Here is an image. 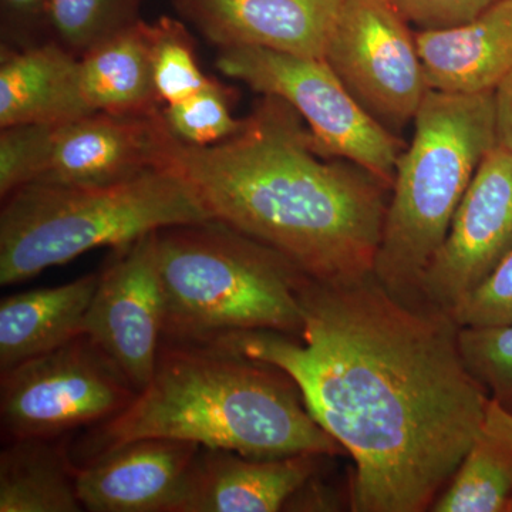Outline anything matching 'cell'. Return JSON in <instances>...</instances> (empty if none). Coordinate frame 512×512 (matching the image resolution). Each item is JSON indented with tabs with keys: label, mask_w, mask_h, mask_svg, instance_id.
<instances>
[{
	"label": "cell",
	"mask_w": 512,
	"mask_h": 512,
	"mask_svg": "<svg viewBox=\"0 0 512 512\" xmlns=\"http://www.w3.org/2000/svg\"><path fill=\"white\" fill-rule=\"evenodd\" d=\"M416 40L430 90L494 92L512 72V0H497L456 28L417 30Z\"/></svg>",
	"instance_id": "cell-16"
},
{
	"label": "cell",
	"mask_w": 512,
	"mask_h": 512,
	"mask_svg": "<svg viewBox=\"0 0 512 512\" xmlns=\"http://www.w3.org/2000/svg\"><path fill=\"white\" fill-rule=\"evenodd\" d=\"M512 252V156L495 146L478 167L420 282L421 302L450 312Z\"/></svg>",
	"instance_id": "cell-11"
},
{
	"label": "cell",
	"mask_w": 512,
	"mask_h": 512,
	"mask_svg": "<svg viewBox=\"0 0 512 512\" xmlns=\"http://www.w3.org/2000/svg\"><path fill=\"white\" fill-rule=\"evenodd\" d=\"M93 113L80 89V62L55 40L23 49L2 47L0 127L59 124Z\"/></svg>",
	"instance_id": "cell-17"
},
{
	"label": "cell",
	"mask_w": 512,
	"mask_h": 512,
	"mask_svg": "<svg viewBox=\"0 0 512 512\" xmlns=\"http://www.w3.org/2000/svg\"><path fill=\"white\" fill-rule=\"evenodd\" d=\"M0 285L22 284L101 247L214 220L180 171L157 168L100 185L32 183L3 198Z\"/></svg>",
	"instance_id": "cell-5"
},
{
	"label": "cell",
	"mask_w": 512,
	"mask_h": 512,
	"mask_svg": "<svg viewBox=\"0 0 512 512\" xmlns=\"http://www.w3.org/2000/svg\"><path fill=\"white\" fill-rule=\"evenodd\" d=\"M151 35L154 84L161 103H180L211 82L202 73L194 43L183 23L164 16L151 23Z\"/></svg>",
	"instance_id": "cell-23"
},
{
	"label": "cell",
	"mask_w": 512,
	"mask_h": 512,
	"mask_svg": "<svg viewBox=\"0 0 512 512\" xmlns=\"http://www.w3.org/2000/svg\"><path fill=\"white\" fill-rule=\"evenodd\" d=\"M55 124L0 127V197L6 198L46 174L56 136Z\"/></svg>",
	"instance_id": "cell-26"
},
{
	"label": "cell",
	"mask_w": 512,
	"mask_h": 512,
	"mask_svg": "<svg viewBox=\"0 0 512 512\" xmlns=\"http://www.w3.org/2000/svg\"><path fill=\"white\" fill-rule=\"evenodd\" d=\"M512 451L487 434L468 450L434 512H511Z\"/></svg>",
	"instance_id": "cell-21"
},
{
	"label": "cell",
	"mask_w": 512,
	"mask_h": 512,
	"mask_svg": "<svg viewBox=\"0 0 512 512\" xmlns=\"http://www.w3.org/2000/svg\"><path fill=\"white\" fill-rule=\"evenodd\" d=\"M163 340L210 343L254 330L301 336L311 276L264 242L218 220L157 231Z\"/></svg>",
	"instance_id": "cell-4"
},
{
	"label": "cell",
	"mask_w": 512,
	"mask_h": 512,
	"mask_svg": "<svg viewBox=\"0 0 512 512\" xmlns=\"http://www.w3.org/2000/svg\"><path fill=\"white\" fill-rule=\"evenodd\" d=\"M511 512H512V507H511Z\"/></svg>",
	"instance_id": "cell-32"
},
{
	"label": "cell",
	"mask_w": 512,
	"mask_h": 512,
	"mask_svg": "<svg viewBox=\"0 0 512 512\" xmlns=\"http://www.w3.org/2000/svg\"><path fill=\"white\" fill-rule=\"evenodd\" d=\"M450 315L460 328L511 325L512 252L493 274L456 303Z\"/></svg>",
	"instance_id": "cell-27"
},
{
	"label": "cell",
	"mask_w": 512,
	"mask_h": 512,
	"mask_svg": "<svg viewBox=\"0 0 512 512\" xmlns=\"http://www.w3.org/2000/svg\"><path fill=\"white\" fill-rule=\"evenodd\" d=\"M163 116L173 136L190 146H214L244 127L232 116L229 93L214 79L194 96L163 107Z\"/></svg>",
	"instance_id": "cell-24"
},
{
	"label": "cell",
	"mask_w": 512,
	"mask_h": 512,
	"mask_svg": "<svg viewBox=\"0 0 512 512\" xmlns=\"http://www.w3.org/2000/svg\"><path fill=\"white\" fill-rule=\"evenodd\" d=\"M141 439L192 441L254 458L345 451L282 370L221 346L167 340L150 383L126 409L93 426L72 460L80 466Z\"/></svg>",
	"instance_id": "cell-3"
},
{
	"label": "cell",
	"mask_w": 512,
	"mask_h": 512,
	"mask_svg": "<svg viewBox=\"0 0 512 512\" xmlns=\"http://www.w3.org/2000/svg\"><path fill=\"white\" fill-rule=\"evenodd\" d=\"M211 43L323 59L343 0H173Z\"/></svg>",
	"instance_id": "cell-14"
},
{
	"label": "cell",
	"mask_w": 512,
	"mask_h": 512,
	"mask_svg": "<svg viewBox=\"0 0 512 512\" xmlns=\"http://www.w3.org/2000/svg\"><path fill=\"white\" fill-rule=\"evenodd\" d=\"M157 231L114 248L84 320L89 336L138 392L150 383L163 342Z\"/></svg>",
	"instance_id": "cell-10"
},
{
	"label": "cell",
	"mask_w": 512,
	"mask_h": 512,
	"mask_svg": "<svg viewBox=\"0 0 512 512\" xmlns=\"http://www.w3.org/2000/svg\"><path fill=\"white\" fill-rule=\"evenodd\" d=\"M200 444L141 439L77 466L76 487L92 512H177Z\"/></svg>",
	"instance_id": "cell-13"
},
{
	"label": "cell",
	"mask_w": 512,
	"mask_h": 512,
	"mask_svg": "<svg viewBox=\"0 0 512 512\" xmlns=\"http://www.w3.org/2000/svg\"><path fill=\"white\" fill-rule=\"evenodd\" d=\"M56 439L8 441L0 453V512H80L77 466Z\"/></svg>",
	"instance_id": "cell-20"
},
{
	"label": "cell",
	"mask_w": 512,
	"mask_h": 512,
	"mask_svg": "<svg viewBox=\"0 0 512 512\" xmlns=\"http://www.w3.org/2000/svg\"><path fill=\"white\" fill-rule=\"evenodd\" d=\"M217 67L255 92L288 103L320 154L362 165L392 187L402 141L357 103L325 59L238 46L220 49Z\"/></svg>",
	"instance_id": "cell-7"
},
{
	"label": "cell",
	"mask_w": 512,
	"mask_h": 512,
	"mask_svg": "<svg viewBox=\"0 0 512 512\" xmlns=\"http://www.w3.org/2000/svg\"><path fill=\"white\" fill-rule=\"evenodd\" d=\"M323 59L393 134L413 123L430 92L416 32L390 0H343Z\"/></svg>",
	"instance_id": "cell-9"
},
{
	"label": "cell",
	"mask_w": 512,
	"mask_h": 512,
	"mask_svg": "<svg viewBox=\"0 0 512 512\" xmlns=\"http://www.w3.org/2000/svg\"><path fill=\"white\" fill-rule=\"evenodd\" d=\"M493 97L495 146L512 156V72L495 87Z\"/></svg>",
	"instance_id": "cell-30"
},
{
	"label": "cell",
	"mask_w": 512,
	"mask_h": 512,
	"mask_svg": "<svg viewBox=\"0 0 512 512\" xmlns=\"http://www.w3.org/2000/svg\"><path fill=\"white\" fill-rule=\"evenodd\" d=\"M168 165L214 220L274 248L315 281L375 275L392 187L362 165L320 154L284 100L264 96L244 127L214 146L174 137Z\"/></svg>",
	"instance_id": "cell-2"
},
{
	"label": "cell",
	"mask_w": 512,
	"mask_h": 512,
	"mask_svg": "<svg viewBox=\"0 0 512 512\" xmlns=\"http://www.w3.org/2000/svg\"><path fill=\"white\" fill-rule=\"evenodd\" d=\"M417 30L456 28L490 8L497 0H390Z\"/></svg>",
	"instance_id": "cell-28"
},
{
	"label": "cell",
	"mask_w": 512,
	"mask_h": 512,
	"mask_svg": "<svg viewBox=\"0 0 512 512\" xmlns=\"http://www.w3.org/2000/svg\"><path fill=\"white\" fill-rule=\"evenodd\" d=\"M173 138L163 109L123 114L93 111L56 127L49 167L37 183L113 184L170 167Z\"/></svg>",
	"instance_id": "cell-12"
},
{
	"label": "cell",
	"mask_w": 512,
	"mask_h": 512,
	"mask_svg": "<svg viewBox=\"0 0 512 512\" xmlns=\"http://www.w3.org/2000/svg\"><path fill=\"white\" fill-rule=\"evenodd\" d=\"M0 375V426L6 441L57 439L96 426L137 396L116 363L84 333Z\"/></svg>",
	"instance_id": "cell-8"
},
{
	"label": "cell",
	"mask_w": 512,
	"mask_h": 512,
	"mask_svg": "<svg viewBox=\"0 0 512 512\" xmlns=\"http://www.w3.org/2000/svg\"><path fill=\"white\" fill-rule=\"evenodd\" d=\"M144 0H46L52 40L82 57L94 47L136 25Z\"/></svg>",
	"instance_id": "cell-22"
},
{
	"label": "cell",
	"mask_w": 512,
	"mask_h": 512,
	"mask_svg": "<svg viewBox=\"0 0 512 512\" xmlns=\"http://www.w3.org/2000/svg\"><path fill=\"white\" fill-rule=\"evenodd\" d=\"M0 9L6 49H23L42 43L36 36L47 30L46 0H0Z\"/></svg>",
	"instance_id": "cell-29"
},
{
	"label": "cell",
	"mask_w": 512,
	"mask_h": 512,
	"mask_svg": "<svg viewBox=\"0 0 512 512\" xmlns=\"http://www.w3.org/2000/svg\"><path fill=\"white\" fill-rule=\"evenodd\" d=\"M483 431L512 451V412L494 399L488 402Z\"/></svg>",
	"instance_id": "cell-31"
},
{
	"label": "cell",
	"mask_w": 512,
	"mask_h": 512,
	"mask_svg": "<svg viewBox=\"0 0 512 512\" xmlns=\"http://www.w3.org/2000/svg\"><path fill=\"white\" fill-rule=\"evenodd\" d=\"M412 143L396 165L375 276L404 302L423 303L420 282L458 205L495 147L493 92L430 90L414 117Z\"/></svg>",
	"instance_id": "cell-6"
},
{
	"label": "cell",
	"mask_w": 512,
	"mask_h": 512,
	"mask_svg": "<svg viewBox=\"0 0 512 512\" xmlns=\"http://www.w3.org/2000/svg\"><path fill=\"white\" fill-rule=\"evenodd\" d=\"M319 454L275 458L201 447L177 512H276L318 468Z\"/></svg>",
	"instance_id": "cell-15"
},
{
	"label": "cell",
	"mask_w": 512,
	"mask_h": 512,
	"mask_svg": "<svg viewBox=\"0 0 512 512\" xmlns=\"http://www.w3.org/2000/svg\"><path fill=\"white\" fill-rule=\"evenodd\" d=\"M80 89L87 107L106 113L160 110L153 73L151 23L138 20L79 57Z\"/></svg>",
	"instance_id": "cell-19"
},
{
	"label": "cell",
	"mask_w": 512,
	"mask_h": 512,
	"mask_svg": "<svg viewBox=\"0 0 512 512\" xmlns=\"http://www.w3.org/2000/svg\"><path fill=\"white\" fill-rule=\"evenodd\" d=\"M301 340L254 330L212 340L282 370L355 461L352 510H429L484 433L490 394L468 372L450 312L404 302L375 275L309 278Z\"/></svg>",
	"instance_id": "cell-1"
},
{
	"label": "cell",
	"mask_w": 512,
	"mask_h": 512,
	"mask_svg": "<svg viewBox=\"0 0 512 512\" xmlns=\"http://www.w3.org/2000/svg\"><path fill=\"white\" fill-rule=\"evenodd\" d=\"M97 284L96 272L69 284L5 296L0 302V372L83 335Z\"/></svg>",
	"instance_id": "cell-18"
},
{
	"label": "cell",
	"mask_w": 512,
	"mask_h": 512,
	"mask_svg": "<svg viewBox=\"0 0 512 512\" xmlns=\"http://www.w3.org/2000/svg\"><path fill=\"white\" fill-rule=\"evenodd\" d=\"M458 349L491 399L512 412V323L464 326L458 329Z\"/></svg>",
	"instance_id": "cell-25"
}]
</instances>
